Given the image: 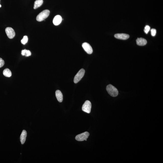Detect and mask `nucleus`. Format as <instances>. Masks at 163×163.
Wrapping results in <instances>:
<instances>
[{"label": "nucleus", "instance_id": "obj_1", "mask_svg": "<svg viewBox=\"0 0 163 163\" xmlns=\"http://www.w3.org/2000/svg\"><path fill=\"white\" fill-rule=\"evenodd\" d=\"M106 89L108 93L112 97H116L118 95V91L115 87L112 85H108L106 87Z\"/></svg>", "mask_w": 163, "mask_h": 163}, {"label": "nucleus", "instance_id": "obj_2", "mask_svg": "<svg viewBox=\"0 0 163 163\" xmlns=\"http://www.w3.org/2000/svg\"><path fill=\"white\" fill-rule=\"evenodd\" d=\"M50 13L49 10H45L38 14L36 17V20L38 22H41L45 20L48 17Z\"/></svg>", "mask_w": 163, "mask_h": 163}, {"label": "nucleus", "instance_id": "obj_3", "mask_svg": "<svg viewBox=\"0 0 163 163\" xmlns=\"http://www.w3.org/2000/svg\"><path fill=\"white\" fill-rule=\"evenodd\" d=\"M85 73V70L83 69H82L80 70L75 76L74 79V83H77L81 81V79L83 77Z\"/></svg>", "mask_w": 163, "mask_h": 163}, {"label": "nucleus", "instance_id": "obj_4", "mask_svg": "<svg viewBox=\"0 0 163 163\" xmlns=\"http://www.w3.org/2000/svg\"><path fill=\"white\" fill-rule=\"evenodd\" d=\"M90 135V134L88 132H85L82 133L81 134H79L76 136L75 139L77 141H82L84 140H87Z\"/></svg>", "mask_w": 163, "mask_h": 163}, {"label": "nucleus", "instance_id": "obj_5", "mask_svg": "<svg viewBox=\"0 0 163 163\" xmlns=\"http://www.w3.org/2000/svg\"><path fill=\"white\" fill-rule=\"evenodd\" d=\"M92 107L91 103L88 100H87L83 105L82 107V110L87 113H90Z\"/></svg>", "mask_w": 163, "mask_h": 163}, {"label": "nucleus", "instance_id": "obj_6", "mask_svg": "<svg viewBox=\"0 0 163 163\" xmlns=\"http://www.w3.org/2000/svg\"><path fill=\"white\" fill-rule=\"evenodd\" d=\"M6 35L10 39H12L15 36V32L12 28L11 27H7L5 29Z\"/></svg>", "mask_w": 163, "mask_h": 163}, {"label": "nucleus", "instance_id": "obj_7", "mask_svg": "<svg viewBox=\"0 0 163 163\" xmlns=\"http://www.w3.org/2000/svg\"><path fill=\"white\" fill-rule=\"evenodd\" d=\"M82 46L84 50L87 54H91L93 52L92 48L89 43L87 42L84 43L82 44Z\"/></svg>", "mask_w": 163, "mask_h": 163}, {"label": "nucleus", "instance_id": "obj_8", "mask_svg": "<svg viewBox=\"0 0 163 163\" xmlns=\"http://www.w3.org/2000/svg\"><path fill=\"white\" fill-rule=\"evenodd\" d=\"M115 38L118 39L125 40L128 39L129 37L128 35L125 34H117L115 35Z\"/></svg>", "mask_w": 163, "mask_h": 163}, {"label": "nucleus", "instance_id": "obj_9", "mask_svg": "<svg viewBox=\"0 0 163 163\" xmlns=\"http://www.w3.org/2000/svg\"><path fill=\"white\" fill-rule=\"evenodd\" d=\"M62 21L61 17L59 15H57L54 18L53 23L54 25H58L61 23Z\"/></svg>", "mask_w": 163, "mask_h": 163}, {"label": "nucleus", "instance_id": "obj_10", "mask_svg": "<svg viewBox=\"0 0 163 163\" xmlns=\"http://www.w3.org/2000/svg\"><path fill=\"white\" fill-rule=\"evenodd\" d=\"M55 95L59 103H61L63 101V95L61 92L59 90H57L55 92Z\"/></svg>", "mask_w": 163, "mask_h": 163}, {"label": "nucleus", "instance_id": "obj_11", "mask_svg": "<svg viewBox=\"0 0 163 163\" xmlns=\"http://www.w3.org/2000/svg\"><path fill=\"white\" fill-rule=\"evenodd\" d=\"M27 136V133L25 130H23L22 132L20 137V141L21 144H24L25 141Z\"/></svg>", "mask_w": 163, "mask_h": 163}, {"label": "nucleus", "instance_id": "obj_12", "mask_svg": "<svg viewBox=\"0 0 163 163\" xmlns=\"http://www.w3.org/2000/svg\"><path fill=\"white\" fill-rule=\"evenodd\" d=\"M137 45L140 46H143L147 44V41L143 38H138L136 40Z\"/></svg>", "mask_w": 163, "mask_h": 163}, {"label": "nucleus", "instance_id": "obj_13", "mask_svg": "<svg viewBox=\"0 0 163 163\" xmlns=\"http://www.w3.org/2000/svg\"><path fill=\"white\" fill-rule=\"evenodd\" d=\"M43 2V0H36L35 2L34 9H36L40 7Z\"/></svg>", "mask_w": 163, "mask_h": 163}, {"label": "nucleus", "instance_id": "obj_14", "mask_svg": "<svg viewBox=\"0 0 163 163\" xmlns=\"http://www.w3.org/2000/svg\"><path fill=\"white\" fill-rule=\"evenodd\" d=\"M3 73L4 75L6 77H10L12 76L11 71L9 69L6 68L3 71Z\"/></svg>", "mask_w": 163, "mask_h": 163}, {"label": "nucleus", "instance_id": "obj_15", "mask_svg": "<svg viewBox=\"0 0 163 163\" xmlns=\"http://www.w3.org/2000/svg\"><path fill=\"white\" fill-rule=\"evenodd\" d=\"M28 37L27 36H24L21 40V43L23 45H25L28 41Z\"/></svg>", "mask_w": 163, "mask_h": 163}, {"label": "nucleus", "instance_id": "obj_16", "mask_svg": "<svg viewBox=\"0 0 163 163\" xmlns=\"http://www.w3.org/2000/svg\"><path fill=\"white\" fill-rule=\"evenodd\" d=\"M150 29V27L149 25H146L145 27L144 31L146 34H148V32H149Z\"/></svg>", "mask_w": 163, "mask_h": 163}, {"label": "nucleus", "instance_id": "obj_17", "mask_svg": "<svg viewBox=\"0 0 163 163\" xmlns=\"http://www.w3.org/2000/svg\"><path fill=\"white\" fill-rule=\"evenodd\" d=\"M31 55V53L29 50H26L25 55L26 57H29Z\"/></svg>", "mask_w": 163, "mask_h": 163}, {"label": "nucleus", "instance_id": "obj_18", "mask_svg": "<svg viewBox=\"0 0 163 163\" xmlns=\"http://www.w3.org/2000/svg\"><path fill=\"white\" fill-rule=\"evenodd\" d=\"M4 64V61L1 58H0V68H2Z\"/></svg>", "mask_w": 163, "mask_h": 163}, {"label": "nucleus", "instance_id": "obj_19", "mask_svg": "<svg viewBox=\"0 0 163 163\" xmlns=\"http://www.w3.org/2000/svg\"><path fill=\"white\" fill-rule=\"evenodd\" d=\"M151 35L152 36H154L156 35V29H152L151 30Z\"/></svg>", "mask_w": 163, "mask_h": 163}, {"label": "nucleus", "instance_id": "obj_20", "mask_svg": "<svg viewBox=\"0 0 163 163\" xmlns=\"http://www.w3.org/2000/svg\"><path fill=\"white\" fill-rule=\"evenodd\" d=\"M26 50V49H24L22 50L21 52V54L23 56H24V55H25Z\"/></svg>", "mask_w": 163, "mask_h": 163}, {"label": "nucleus", "instance_id": "obj_21", "mask_svg": "<svg viewBox=\"0 0 163 163\" xmlns=\"http://www.w3.org/2000/svg\"><path fill=\"white\" fill-rule=\"evenodd\" d=\"M1 7V5L0 4V8Z\"/></svg>", "mask_w": 163, "mask_h": 163}, {"label": "nucleus", "instance_id": "obj_22", "mask_svg": "<svg viewBox=\"0 0 163 163\" xmlns=\"http://www.w3.org/2000/svg\"></svg>", "mask_w": 163, "mask_h": 163}]
</instances>
